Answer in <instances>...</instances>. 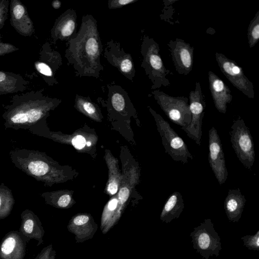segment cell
Wrapping results in <instances>:
<instances>
[{"mask_svg": "<svg viewBox=\"0 0 259 259\" xmlns=\"http://www.w3.org/2000/svg\"><path fill=\"white\" fill-rule=\"evenodd\" d=\"M65 57L71 65L75 76L98 78L104 67L101 63L103 47L97 21L92 15L82 17L81 25L75 37L66 42Z\"/></svg>", "mask_w": 259, "mask_h": 259, "instance_id": "1", "label": "cell"}, {"mask_svg": "<svg viewBox=\"0 0 259 259\" xmlns=\"http://www.w3.org/2000/svg\"><path fill=\"white\" fill-rule=\"evenodd\" d=\"M43 92L42 89L14 96L2 115L5 128L30 132L44 126L49 112L61 100L46 96Z\"/></svg>", "mask_w": 259, "mask_h": 259, "instance_id": "2", "label": "cell"}, {"mask_svg": "<svg viewBox=\"0 0 259 259\" xmlns=\"http://www.w3.org/2000/svg\"><path fill=\"white\" fill-rule=\"evenodd\" d=\"M15 166L36 181L48 185L56 181L57 169L45 153L25 148H15L9 152Z\"/></svg>", "mask_w": 259, "mask_h": 259, "instance_id": "3", "label": "cell"}, {"mask_svg": "<svg viewBox=\"0 0 259 259\" xmlns=\"http://www.w3.org/2000/svg\"><path fill=\"white\" fill-rule=\"evenodd\" d=\"M159 48L155 40L148 36H143L140 52L143 57L141 67L152 82V89H156L164 82L167 73L159 55Z\"/></svg>", "mask_w": 259, "mask_h": 259, "instance_id": "4", "label": "cell"}, {"mask_svg": "<svg viewBox=\"0 0 259 259\" xmlns=\"http://www.w3.org/2000/svg\"><path fill=\"white\" fill-rule=\"evenodd\" d=\"M150 111L153 116L161 138L165 152L176 161L183 164L188 162V159H193L184 140L172 128L169 123L150 107Z\"/></svg>", "mask_w": 259, "mask_h": 259, "instance_id": "5", "label": "cell"}, {"mask_svg": "<svg viewBox=\"0 0 259 259\" xmlns=\"http://www.w3.org/2000/svg\"><path fill=\"white\" fill-rule=\"evenodd\" d=\"M231 128L230 136L233 149L241 163L251 169L255 161V150L249 129L240 118L233 120Z\"/></svg>", "mask_w": 259, "mask_h": 259, "instance_id": "6", "label": "cell"}, {"mask_svg": "<svg viewBox=\"0 0 259 259\" xmlns=\"http://www.w3.org/2000/svg\"><path fill=\"white\" fill-rule=\"evenodd\" d=\"M193 248L202 257L208 259L211 256H218L222 249L221 238L214 228L210 219H205L200 226L190 233Z\"/></svg>", "mask_w": 259, "mask_h": 259, "instance_id": "7", "label": "cell"}, {"mask_svg": "<svg viewBox=\"0 0 259 259\" xmlns=\"http://www.w3.org/2000/svg\"><path fill=\"white\" fill-rule=\"evenodd\" d=\"M167 117L181 128L187 127L191 119L188 100L184 97H172L157 90L151 92Z\"/></svg>", "mask_w": 259, "mask_h": 259, "instance_id": "8", "label": "cell"}, {"mask_svg": "<svg viewBox=\"0 0 259 259\" xmlns=\"http://www.w3.org/2000/svg\"><path fill=\"white\" fill-rule=\"evenodd\" d=\"M189 99V108L191 114V122L187 127L181 128L196 144L200 146L202 135V120L206 104L199 82H196L195 90L190 92Z\"/></svg>", "mask_w": 259, "mask_h": 259, "instance_id": "9", "label": "cell"}, {"mask_svg": "<svg viewBox=\"0 0 259 259\" xmlns=\"http://www.w3.org/2000/svg\"><path fill=\"white\" fill-rule=\"evenodd\" d=\"M215 59L222 72L233 86L247 97L253 99V84L245 75L242 68L222 53H216Z\"/></svg>", "mask_w": 259, "mask_h": 259, "instance_id": "10", "label": "cell"}, {"mask_svg": "<svg viewBox=\"0 0 259 259\" xmlns=\"http://www.w3.org/2000/svg\"><path fill=\"white\" fill-rule=\"evenodd\" d=\"M62 64V58L60 53L46 42L42 47L39 59L35 62L34 67L45 81L49 85L53 86L59 83L56 73Z\"/></svg>", "mask_w": 259, "mask_h": 259, "instance_id": "11", "label": "cell"}, {"mask_svg": "<svg viewBox=\"0 0 259 259\" xmlns=\"http://www.w3.org/2000/svg\"><path fill=\"white\" fill-rule=\"evenodd\" d=\"M104 57L125 78L134 81L136 69L132 56L124 51L119 42L112 39L107 41L104 50Z\"/></svg>", "mask_w": 259, "mask_h": 259, "instance_id": "12", "label": "cell"}, {"mask_svg": "<svg viewBox=\"0 0 259 259\" xmlns=\"http://www.w3.org/2000/svg\"><path fill=\"white\" fill-rule=\"evenodd\" d=\"M208 162L215 178L220 185L224 184L228 178L224 153L220 136L214 127L208 132Z\"/></svg>", "mask_w": 259, "mask_h": 259, "instance_id": "13", "label": "cell"}, {"mask_svg": "<svg viewBox=\"0 0 259 259\" xmlns=\"http://www.w3.org/2000/svg\"><path fill=\"white\" fill-rule=\"evenodd\" d=\"M77 26L76 12L69 8L56 19L51 30V36L54 41L67 42L76 35Z\"/></svg>", "mask_w": 259, "mask_h": 259, "instance_id": "14", "label": "cell"}, {"mask_svg": "<svg viewBox=\"0 0 259 259\" xmlns=\"http://www.w3.org/2000/svg\"><path fill=\"white\" fill-rule=\"evenodd\" d=\"M168 46L177 71L184 74L190 73L193 64V48L184 40L178 38L171 40Z\"/></svg>", "mask_w": 259, "mask_h": 259, "instance_id": "15", "label": "cell"}, {"mask_svg": "<svg viewBox=\"0 0 259 259\" xmlns=\"http://www.w3.org/2000/svg\"><path fill=\"white\" fill-rule=\"evenodd\" d=\"M10 8L12 26L22 35L31 36L34 30V26L25 6L18 0H12Z\"/></svg>", "mask_w": 259, "mask_h": 259, "instance_id": "16", "label": "cell"}, {"mask_svg": "<svg viewBox=\"0 0 259 259\" xmlns=\"http://www.w3.org/2000/svg\"><path fill=\"white\" fill-rule=\"evenodd\" d=\"M208 79L214 106L220 112L225 114L227 104L232 100L231 91L223 80L211 71L208 72Z\"/></svg>", "mask_w": 259, "mask_h": 259, "instance_id": "17", "label": "cell"}, {"mask_svg": "<svg viewBox=\"0 0 259 259\" xmlns=\"http://www.w3.org/2000/svg\"><path fill=\"white\" fill-rule=\"evenodd\" d=\"M246 200L239 188L229 189L224 201V209L230 222L238 223L241 217Z\"/></svg>", "mask_w": 259, "mask_h": 259, "instance_id": "18", "label": "cell"}, {"mask_svg": "<svg viewBox=\"0 0 259 259\" xmlns=\"http://www.w3.org/2000/svg\"><path fill=\"white\" fill-rule=\"evenodd\" d=\"M184 208V200L179 192L172 193L168 197L160 214V220L169 223L172 220L178 219Z\"/></svg>", "mask_w": 259, "mask_h": 259, "instance_id": "19", "label": "cell"}, {"mask_svg": "<svg viewBox=\"0 0 259 259\" xmlns=\"http://www.w3.org/2000/svg\"><path fill=\"white\" fill-rule=\"evenodd\" d=\"M28 83L19 74L0 71V95L22 92Z\"/></svg>", "mask_w": 259, "mask_h": 259, "instance_id": "20", "label": "cell"}, {"mask_svg": "<svg viewBox=\"0 0 259 259\" xmlns=\"http://www.w3.org/2000/svg\"><path fill=\"white\" fill-rule=\"evenodd\" d=\"M75 107L79 111L92 118L97 119L99 117L98 108L89 97H83L76 94L75 98Z\"/></svg>", "mask_w": 259, "mask_h": 259, "instance_id": "21", "label": "cell"}, {"mask_svg": "<svg viewBox=\"0 0 259 259\" xmlns=\"http://www.w3.org/2000/svg\"><path fill=\"white\" fill-rule=\"evenodd\" d=\"M14 201L12 190L2 183L0 185V215L8 214L11 210Z\"/></svg>", "mask_w": 259, "mask_h": 259, "instance_id": "22", "label": "cell"}, {"mask_svg": "<svg viewBox=\"0 0 259 259\" xmlns=\"http://www.w3.org/2000/svg\"><path fill=\"white\" fill-rule=\"evenodd\" d=\"M247 38L250 48L253 47L259 39V11L250 21L247 30Z\"/></svg>", "mask_w": 259, "mask_h": 259, "instance_id": "23", "label": "cell"}, {"mask_svg": "<svg viewBox=\"0 0 259 259\" xmlns=\"http://www.w3.org/2000/svg\"><path fill=\"white\" fill-rule=\"evenodd\" d=\"M243 245L249 250L253 251L259 250V230L253 235H247L241 237Z\"/></svg>", "mask_w": 259, "mask_h": 259, "instance_id": "24", "label": "cell"}, {"mask_svg": "<svg viewBox=\"0 0 259 259\" xmlns=\"http://www.w3.org/2000/svg\"><path fill=\"white\" fill-rule=\"evenodd\" d=\"M9 2L8 0H0V31L5 25L8 18ZM1 35L0 34V39Z\"/></svg>", "mask_w": 259, "mask_h": 259, "instance_id": "25", "label": "cell"}, {"mask_svg": "<svg viewBox=\"0 0 259 259\" xmlns=\"http://www.w3.org/2000/svg\"><path fill=\"white\" fill-rule=\"evenodd\" d=\"M138 0H108L107 7L109 9L121 8L125 6L136 3Z\"/></svg>", "mask_w": 259, "mask_h": 259, "instance_id": "26", "label": "cell"}, {"mask_svg": "<svg viewBox=\"0 0 259 259\" xmlns=\"http://www.w3.org/2000/svg\"><path fill=\"white\" fill-rule=\"evenodd\" d=\"M15 245V239L13 237H9L3 243L1 250L4 254H9L12 252Z\"/></svg>", "mask_w": 259, "mask_h": 259, "instance_id": "27", "label": "cell"}, {"mask_svg": "<svg viewBox=\"0 0 259 259\" xmlns=\"http://www.w3.org/2000/svg\"><path fill=\"white\" fill-rule=\"evenodd\" d=\"M19 49L12 44L0 41V56L12 53Z\"/></svg>", "mask_w": 259, "mask_h": 259, "instance_id": "28", "label": "cell"}, {"mask_svg": "<svg viewBox=\"0 0 259 259\" xmlns=\"http://www.w3.org/2000/svg\"><path fill=\"white\" fill-rule=\"evenodd\" d=\"M85 138L81 135H77L72 140V144L77 149H81L86 145Z\"/></svg>", "mask_w": 259, "mask_h": 259, "instance_id": "29", "label": "cell"}, {"mask_svg": "<svg viewBox=\"0 0 259 259\" xmlns=\"http://www.w3.org/2000/svg\"><path fill=\"white\" fill-rule=\"evenodd\" d=\"M71 201V197L69 195L64 194L62 195L58 200V205L61 207L67 206Z\"/></svg>", "mask_w": 259, "mask_h": 259, "instance_id": "30", "label": "cell"}, {"mask_svg": "<svg viewBox=\"0 0 259 259\" xmlns=\"http://www.w3.org/2000/svg\"><path fill=\"white\" fill-rule=\"evenodd\" d=\"M130 194V191L127 189V188L124 187L122 188L119 192L118 196H119V199L120 201V202L122 203L125 202L127 199H128V197L129 196Z\"/></svg>", "mask_w": 259, "mask_h": 259, "instance_id": "31", "label": "cell"}, {"mask_svg": "<svg viewBox=\"0 0 259 259\" xmlns=\"http://www.w3.org/2000/svg\"><path fill=\"white\" fill-rule=\"evenodd\" d=\"M89 220V219L88 216L81 215L75 217L73 220V222L75 225L80 226L87 223Z\"/></svg>", "mask_w": 259, "mask_h": 259, "instance_id": "32", "label": "cell"}, {"mask_svg": "<svg viewBox=\"0 0 259 259\" xmlns=\"http://www.w3.org/2000/svg\"><path fill=\"white\" fill-rule=\"evenodd\" d=\"M33 221L32 219H27L24 223V229L28 234H30L32 232L33 228Z\"/></svg>", "mask_w": 259, "mask_h": 259, "instance_id": "33", "label": "cell"}, {"mask_svg": "<svg viewBox=\"0 0 259 259\" xmlns=\"http://www.w3.org/2000/svg\"><path fill=\"white\" fill-rule=\"evenodd\" d=\"M118 200L116 199H113L108 203V207L110 210H114L117 205Z\"/></svg>", "mask_w": 259, "mask_h": 259, "instance_id": "34", "label": "cell"}, {"mask_svg": "<svg viewBox=\"0 0 259 259\" xmlns=\"http://www.w3.org/2000/svg\"><path fill=\"white\" fill-rule=\"evenodd\" d=\"M61 5V2L59 0H54L52 3V6L55 9H60Z\"/></svg>", "mask_w": 259, "mask_h": 259, "instance_id": "35", "label": "cell"}, {"mask_svg": "<svg viewBox=\"0 0 259 259\" xmlns=\"http://www.w3.org/2000/svg\"><path fill=\"white\" fill-rule=\"evenodd\" d=\"M86 144L88 146H90L91 145V143L90 142H88Z\"/></svg>", "mask_w": 259, "mask_h": 259, "instance_id": "36", "label": "cell"}]
</instances>
